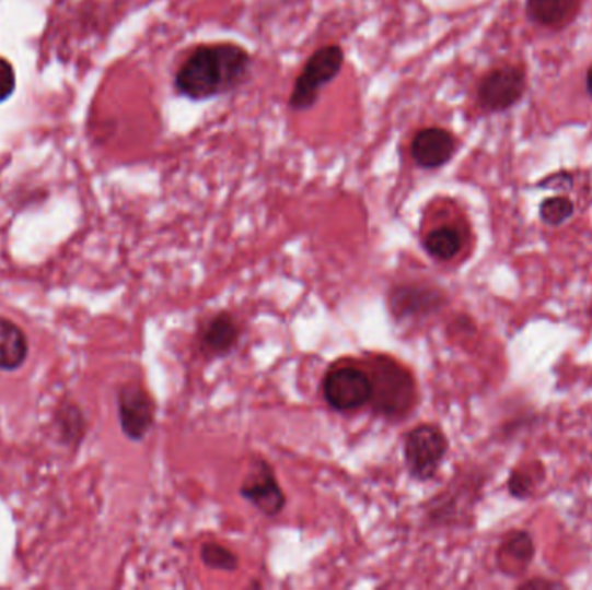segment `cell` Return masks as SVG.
Returning a JSON list of instances; mask_svg holds the SVG:
<instances>
[{
    "label": "cell",
    "instance_id": "5",
    "mask_svg": "<svg viewBox=\"0 0 592 590\" xmlns=\"http://www.w3.org/2000/svg\"><path fill=\"white\" fill-rule=\"evenodd\" d=\"M324 402L335 412L348 414L365 408L373 396V385L368 369L353 364L333 366L321 382Z\"/></svg>",
    "mask_w": 592,
    "mask_h": 590
},
{
    "label": "cell",
    "instance_id": "1",
    "mask_svg": "<svg viewBox=\"0 0 592 590\" xmlns=\"http://www.w3.org/2000/svg\"><path fill=\"white\" fill-rule=\"evenodd\" d=\"M252 63L248 50L237 44L196 47L175 73V91L191 101L224 96L245 84Z\"/></svg>",
    "mask_w": 592,
    "mask_h": 590
},
{
    "label": "cell",
    "instance_id": "14",
    "mask_svg": "<svg viewBox=\"0 0 592 590\" xmlns=\"http://www.w3.org/2000/svg\"><path fill=\"white\" fill-rule=\"evenodd\" d=\"M577 0H529V14L541 25H559L576 9Z\"/></svg>",
    "mask_w": 592,
    "mask_h": 590
},
{
    "label": "cell",
    "instance_id": "11",
    "mask_svg": "<svg viewBox=\"0 0 592 590\" xmlns=\"http://www.w3.org/2000/svg\"><path fill=\"white\" fill-rule=\"evenodd\" d=\"M442 305V293L437 292L433 287L422 286V284H397L390 292V307L398 320L430 316V314L437 312Z\"/></svg>",
    "mask_w": 592,
    "mask_h": 590
},
{
    "label": "cell",
    "instance_id": "6",
    "mask_svg": "<svg viewBox=\"0 0 592 590\" xmlns=\"http://www.w3.org/2000/svg\"><path fill=\"white\" fill-rule=\"evenodd\" d=\"M240 495L258 512L269 518L281 515L287 507V494L282 491L276 471L266 459L257 458L249 465L248 474L241 483Z\"/></svg>",
    "mask_w": 592,
    "mask_h": 590
},
{
    "label": "cell",
    "instance_id": "15",
    "mask_svg": "<svg viewBox=\"0 0 592 590\" xmlns=\"http://www.w3.org/2000/svg\"><path fill=\"white\" fill-rule=\"evenodd\" d=\"M199 559L207 568L216 569V571L232 574V571L240 569V556L231 548L217 544V542H205L199 548Z\"/></svg>",
    "mask_w": 592,
    "mask_h": 590
},
{
    "label": "cell",
    "instance_id": "8",
    "mask_svg": "<svg viewBox=\"0 0 592 590\" xmlns=\"http://www.w3.org/2000/svg\"><path fill=\"white\" fill-rule=\"evenodd\" d=\"M525 91V76L516 68H497L484 76L478 87V99L487 111L511 108Z\"/></svg>",
    "mask_w": 592,
    "mask_h": 590
},
{
    "label": "cell",
    "instance_id": "4",
    "mask_svg": "<svg viewBox=\"0 0 592 590\" xmlns=\"http://www.w3.org/2000/svg\"><path fill=\"white\" fill-rule=\"evenodd\" d=\"M345 64V52L338 44L323 46L306 59L302 73L294 80L291 88V111H306L320 101L321 91L340 75Z\"/></svg>",
    "mask_w": 592,
    "mask_h": 590
},
{
    "label": "cell",
    "instance_id": "9",
    "mask_svg": "<svg viewBox=\"0 0 592 590\" xmlns=\"http://www.w3.org/2000/svg\"><path fill=\"white\" fill-rule=\"evenodd\" d=\"M241 338V326L231 312L213 314L199 324L196 341L207 357H225L236 349Z\"/></svg>",
    "mask_w": 592,
    "mask_h": 590
},
{
    "label": "cell",
    "instance_id": "17",
    "mask_svg": "<svg viewBox=\"0 0 592 590\" xmlns=\"http://www.w3.org/2000/svg\"><path fill=\"white\" fill-rule=\"evenodd\" d=\"M573 210L576 209L572 201L565 196H558V198L544 201L541 206V219L549 225H561L573 215Z\"/></svg>",
    "mask_w": 592,
    "mask_h": 590
},
{
    "label": "cell",
    "instance_id": "12",
    "mask_svg": "<svg viewBox=\"0 0 592 590\" xmlns=\"http://www.w3.org/2000/svg\"><path fill=\"white\" fill-rule=\"evenodd\" d=\"M28 343L16 324L0 317V369L13 370L25 362Z\"/></svg>",
    "mask_w": 592,
    "mask_h": 590
},
{
    "label": "cell",
    "instance_id": "19",
    "mask_svg": "<svg viewBox=\"0 0 592 590\" xmlns=\"http://www.w3.org/2000/svg\"><path fill=\"white\" fill-rule=\"evenodd\" d=\"M532 480L526 476V474L520 473V471H514L511 474L510 479V492L514 497H523V495H529V492L532 491Z\"/></svg>",
    "mask_w": 592,
    "mask_h": 590
},
{
    "label": "cell",
    "instance_id": "13",
    "mask_svg": "<svg viewBox=\"0 0 592 590\" xmlns=\"http://www.w3.org/2000/svg\"><path fill=\"white\" fill-rule=\"evenodd\" d=\"M422 248L431 258L449 262L463 248V234L454 225H440L425 236Z\"/></svg>",
    "mask_w": 592,
    "mask_h": 590
},
{
    "label": "cell",
    "instance_id": "20",
    "mask_svg": "<svg viewBox=\"0 0 592 590\" xmlns=\"http://www.w3.org/2000/svg\"><path fill=\"white\" fill-rule=\"evenodd\" d=\"M588 88H589V94H591V96H592V67H591V70H589V73H588Z\"/></svg>",
    "mask_w": 592,
    "mask_h": 590
},
{
    "label": "cell",
    "instance_id": "2",
    "mask_svg": "<svg viewBox=\"0 0 592 590\" xmlns=\"http://www.w3.org/2000/svg\"><path fill=\"white\" fill-rule=\"evenodd\" d=\"M368 373L373 385L369 405L374 414L388 421L406 420L418 402L413 373L388 355H374L369 361Z\"/></svg>",
    "mask_w": 592,
    "mask_h": 590
},
{
    "label": "cell",
    "instance_id": "16",
    "mask_svg": "<svg viewBox=\"0 0 592 590\" xmlns=\"http://www.w3.org/2000/svg\"><path fill=\"white\" fill-rule=\"evenodd\" d=\"M534 556V542L529 533H514L501 547L502 559L516 562L514 565H526Z\"/></svg>",
    "mask_w": 592,
    "mask_h": 590
},
{
    "label": "cell",
    "instance_id": "7",
    "mask_svg": "<svg viewBox=\"0 0 592 590\" xmlns=\"http://www.w3.org/2000/svg\"><path fill=\"white\" fill-rule=\"evenodd\" d=\"M118 420L125 437L142 441L154 426L156 403L141 385L130 382L118 391Z\"/></svg>",
    "mask_w": 592,
    "mask_h": 590
},
{
    "label": "cell",
    "instance_id": "18",
    "mask_svg": "<svg viewBox=\"0 0 592 590\" xmlns=\"http://www.w3.org/2000/svg\"><path fill=\"white\" fill-rule=\"evenodd\" d=\"M16 87V75L5 59H0V103H4Z\"/></svg>",
    "mask_w": 592,
    "mask_h": 590
},
{
    "label": "cell",
    "instance_id": "3",
    "mask_svg": "<svg viewBox=\"0 0 592 590\" xmlns=\"http://www.w3.org/2000/svg\"><path fill=\"white\" fill-rule=\"evenodd\" d=\"M449 440L437 424L422 423L410 428L402 441V458L407 474L416 482H430L448 458Z\"/></svg>",
    "mask_w": 592,
    "mask_h": 590
},
{
    "label": "cell",
    "instance_id": "10",
    "mask_svg": "<svg viewBox=\"0 0 592 590\" xmlns=\"http://www.w3.org/2000/svg\"><path fill=\"white\" fill-rule=\"evenodd\" d=\"M456 153V138L440 127H427L410 141V158L422 170L443 167Z\"/></svg>",
    "mask_w": 592,
    "mask_h": 590
}]
</instances>
